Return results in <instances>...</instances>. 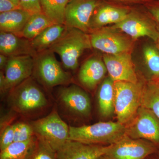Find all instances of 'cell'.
Masks as SVG:
<instances>
[{"instance_id":"obj_1","label":"cell","mask_w":159,"mask_h":159,"mask_svg":"<svg viewBox=\"0 0 159 159\" xmlns=\"http://www.w3.org/2000/svg\"><path fill=\"white\" fill-rule=\"evenodd\" d=\"M125 125L119 122H102L93 125L69 126V139L87 144L109 145L126 135Z\"/></svg>"},{"instance_id":"obj_2","label":"cell","mask_w":159,"mask_h":159,"mask_svg":"<svg viewBox=\"0 0 159 159\" xmlns=\"http://www.w3.org/2000/svg\"><path fill=\"white\" fill-rule=\"evenodd\" d=\"M92 48L90 36L87 33L66 27L61 37L49 49L59 55L65 68L74 70L78 67L81 54Z\"/></svg>"},{"instance_id":"obj_3","label":"cell","mask_w":159,"mask_h":159,"mask_svg":"<svg viewBox=\"0 0 159 159\" xmlns=\"http://www.w3.org/2000/svg\"><path fill=\"white\" fill-rule=\"evenodd\" d=\"M8 99L12 109L25 116L39 111L48 103L45 94L31 77L11 89Z\"/></svg>"},{"instance_id":"obj_4","label":"cell","mask_w":159,"mask_h":159,"mask_svg":"<svg viewBox=\"0 0 159 159\" xmlns=\"http://www.w3.org/2000/svg\"><path fill=\"white\" fill-rule=\"evenodd\" d=\"M115 113L118 122L126 125L141 106L144 85L141 82L115 81Z\"/></svg>"},{"instance_id":"obj_5","label":"cell","mask_w":159,"mask_h":159,"mask_svg":"<svg viewBox=\"0 0 159 159\" xmlns=\"http://www.w3.org/2000/svg\"><path fill=\"white\" fill-rule=\"evenodd\" d=\"M34 134L57 151L69 140V126L53 110L46 116L30 123Z\"/></svg>"},{"instance_id":"obj_6","label":"cell","mask_w":159,"mask_h":159,"mask_svg":"<svg viewBox=\"0 0 159 159\" xmlns=\"http://www.w3.org/2000/svg\"><path fill=\"white\" fill-rule=\"evenodd\" d=\"M34 70L42 83L48 88L70 84L72 77L64 70L50 49L38 53L34 57Z\"/></svg>"},{"instance_id":"obj_7","label":"cell","mask_w":159,"mask_h":159,"mask_svg":"<svg viewBox=\"0 0 159 159\" xmlns=\"http://www.w3.org/2000/svg\"><path fill=\"white\" fill-rule=\"evenodd\" d=\"M90 36L92 48L107 54L130 52L133 46L131 38L114 28H103L95 30Z\"/></svg>"},{"instance_id":"obj_8","label":"cell","mask_w":159,"mask_h":159,"mask_svg":"<svg viewBox=\"0 0 159 159\" xmlns=\"http://www.w3.org/2000/svg\"><path fill=\"white\" fill-rule=\"evenodd\" d=\"M125 126V134L129 138L145 139L159 145V119L148 109L140 107L132 120Z\"/></svg>"},{"instance_id":"obj_9","label":"cell","mask_w":159,"mask_h":159,"mask_svg":"<svg viewBox=\"0 0 159 159\" xmlns=\"http://www.w3.org/2000/svg\"><path fill=\"white\" fill-rule=\"evenodd\" d=\"M155 145L145 139H133L125 135L110 145L105 155L109 159H145L155 152Z\"/></svg>"},{"instance_id":"obj_10","label":"cell","mask_w":159,"mask_h":159,"mask_svg":"<svg viewBox=\"0 0 159 159\" xmlns=\"http://www.w3.org/2000/svg\"><path fill=\"white\" fill-rule=\"evenodd\" d=\"M58 100L61 107L69 116L86 118L91 113V99L82 89L72 84L60 90Z\"/></svg>"},{"instance_id":"obj_11","label":"cell","mask_w":159,"mask_h":159,"mask_svg":"<svg viewBox=\"0 0 159 159\" xmlns=\"http://www.w3.org/2000/svg\"><path fill=\"white\" fill-rule=\"evenodd\" d=\"M148 16L132 9L125 19L112 27L128 35L132 39L149 38L156 42L158 36L157 28Z\"/></svg>"},{"instance_id":"obj_12","label":"cell","mask_w":159,"mask_h":159,"mask_svg":"<svg viewBox=\"0 0 159 159\" xmlns=\"http://www.w3.org/2000/svg\"><path fill=\"white\" fill-rule=\"evenodd\" d=\"M102 0H70L66 7L64 25L87 33L95 9Z\"/></svg>"},{"instance_id":"obj_13","label":"cell","mask_w":159,"mask_h":159,"mask_svg":"<svg viewBox=\"0 0 159 159\" xmlns=\"http://www.w3.org/2000/svg\"><path fill=\"white\" fill-rule=\"evenodd\" d=\"M34 57L30 55L9 57L5 68L6 92L30 78L34 71Z\"/></svg>"},{"instance_id":"obj_14","label":"cell","mask_w":159,"mask_h":159,"mask_svg":"<svg viewBox=\"0 0 159 159\" xmlns=\"http://www.w3.org/2000/svg\"><path fill=\"white\" fill-rule=\"evenodd\" d=\"M103 61L109 77L114 81L139 82L130 52L117 54H105Z\"/></svg>"},{"instance_id":"obj_15","label":"cell","mask_w":159,"mask_h":159,"mask_svg":"<svg viewBox=\"0 0 159 159\" xmlns=\"http://www.w3.org/2000/svg\"><path fill=\"white\" fill-rule=\"evenodd\" d=\"M131 9L127 6H117L102 2L95 9L90 23V31H94L107 25H116L125 19Z\"/></svg>"},{"instance_id":"obj_16","label":"cell","mask_w":159,"mask_h":159,"mask_svg":"<svg viewBox=\"0 0 159 159\" xmlns=\"http://www.w3.org/2000/svg\"><path fill=\"white\" fill-rule=\"evenodd\" d=\"M109 146L85 144L69 139L57 152V159H96L105 154Z\"/></svg>"},{"instance_id":"obj_17","label":"cell","mask_w":159,"mask_h":159,"mask_svg":"<svg viewBox=\"0 0 159 159\" xmlns=\"http://www.w3.org/2000/svg\"><path fill=\"white\" fill-rule=\"evenodd\" d=\"M0 52L8 57L30 55L34 57L37 54L30 40L2 31L0 32Z\"/></svg>"},{"instance_id":"obj_18","label":"cell","mask_w":159,"mask_h":159,"mask_svg":"<svg viewBox=\"0 0 159 159\" xmlns=\"http://www.w3.org/2000/svg\"><path fill=\"white\" fill-rule=\"evenodd\" d=\"M107 72L103 61L97 57H92L81 66L78 73V80L84 87L93 90L103 79Z\"/></svg>"},{"instance_id":"obj_19","label":"cell","mask_w":159,"mask_h":159,"mask_svg":"<svg viewBox=\"0 0 159 159\" xmlns=\"http://www.w3.org/2000/svg\"><path fill=\"white\" fill-rule=\"evenodd\" d=\"M31 15L29 12L21 9L1 13V31L19 36Z\"/></svg>"},{"instance_id":"obj_20","label":"cell","mask_w":159,"mask_h":159,"mask_svg":"<svg viewBox=\"0 0 159 159\" xmlns=\"http://www.w3.org/2000/svg\"><path fill=\"white\" fill-rule=\"evenodd\" d=\"M115 81L109 76L102 80L98 91L99 113L102 117L108 118L115 113Z\"/></svg>"},{"instance_id":"obj_21","label":"cell","mask_w":159,"mask_h":159,"mask_svg":"<svg viewBox=\"0 0 159 159\" xmlns=\"http://www.w3.org/2000/svg\"><path fill=\"white\" fill-rule=\"evenodd\" d=\"M66 29L65 25L61 24H53L49 26L31 40L33 49L37 54L48 50L61 37Z\"/></svg>"},{"instance_id":"obj_22","label":"cell","mask_w":159,"mask_h":159,"mask_svg":"<svg viewBox=\"0 0 159 159\" xmlns=\"http://www.w3.org/2000/svg\"><path fill=\"white\" fill-rule=\"evenodd\" d=\"M70 0H40L42 12L54 24L64 25L66 7Z\"/></svg>"},{"instance_id":"obj_23","label":"cell","mask_w":159,"mask_h":159,"mask_svg":"<svg viewBox=\"0 0 159 159\" xmlns=\"http://www.w3.org/2000/svg\"><path fill=\"white\" fill-rule=\"evenodd\" d=\"M37 137L25 142H13L1 151L0 159H27L35 144Z\"/></svg>"},{"instance_id":"obj_24","label":"cell","mask_w":159,"mask_h":159,"mask_svg":"<svg viewBox=\"0 0 159 159\" xmlns=\"http://www.w3.org/2000/svg\"><path fill=\"white\" fill-rule=\"evenodd\" d=\"M53 24L42 13L31 15L19 36L31 40Z\"/></svg>"},{"instance_id":"obj_25","label":"cell","mask_w":159,"mask_h":159,"mask_svg":"<svg viewBox=\"0 0 159 159\" xmlns=\"http://www.w3.org/2000/svg\"><path fill=\"white\" fill-rule=\"evenodd\" d=\"M141 107L148 109L159 119V83L152 81L143 87Z\"/></svg>"},{"instance_id":"obj_26","label":"cell","mask_w":159,"mask_h":159,"mask_svg":"<svg viewBox=\"0 0 159 159\" xmlns=\"http://www.w3.org/2000/svg\"><path fill=\"white\" fill-rule=\"evenodd\" d=\"M143 56L145 65L155 81L159 83V50L151 44L144 46Z\"/></svg>"},{"instance_id":"obj_27","label":"cell","mask_w":159,"mask_h":159,"mask_svg":"<svg viewBox=\"0 0 159 159\" xmlns=\"http://www.w3.org/2000/svg\"><path fill=\"white\" fill-rule=\"evenodd\" d=\"M27 159H57V152L48 143L37 137Z\"/></svg>"},{"instance_id":"obj_28","label":"cell","mask_w":159,"mask_h":159,"mask_svg":"<svg viewBox=\"0 0 159 159\" xmlns=\"http://www.w3.org/2000/svg\"><path fill=\"white\" fill-rule=\"evenodd\" d=\"M14 124V142H25L35 136L30 123L18 122Z\"/></svg>"},{"instance_id":"obj_29","label":"cell","mask_w":159,"mask_h":159,"mask_svg":"<svg viewBox=\"0 0 159 159\" xmlns=\"http://www.w3.org/2000/svg\"><path fill=\"white\" fill-rule=\"evenodd\" d=\"M0 150H2L14 142V124H11L1 130Z\"/></svg>"},{"instance_id":"obj_30","label":"cell","mask_w":159,"mask_h":159,"mask_svg":"<svg viewBox=\"0 0 159 159\" xmlns=\"http://www.w3.org/2000/svg\"><path fill=\"white\" fill-rule=\"evenodd\" d=\"M21 9L31 15L42 13L40 5V0H19Z\"/></svg>"},{"instance_id":"obj_31","label":"cell","mask_w":159,"mask_h":159,"mask_svg":"<svg viewBox=\"0 0 159 159\" xmlns=\"http://www.w3.org/2000/svg\"><path fill=\"white\" fill-rule=\"evenodd\" d=\"M147 12L159 26V0H154L145 5Z\"/></svg>"},{"instance_id":"obj_32","label":"cell","mask_w":159,"mask_h":159,"mask_svg":"<svg viewBox=\"0 0 159 159\" xmlns=\"http://www.w3.org/2000/svg\"><path fill=\"white\" fill-rule=\"evenodd\" d=\"M21 9L18 5L9 0H0V12H8L16 9Z\"/></svg>"},{"instance_id":"obj_33","label":"cell","mask_w":159,"mask_h":159,"mask_svg":"<svg viewBox=\"0 0 159 159\" xmlns=\"http://www.w3.org/2000/svg\"><path fill=\"white\" fill-rule=\"evenodd\" d=\"M113 1L116 2L121 3L125 5H137V4H144L146 5L152 2L154 0H109Z\"/></svg>"},{"instance_id":"obj_34","label":"cell","mask_w":159,"mask_h":159,"mask_svg":"<svg viewBox=\"0 0 159 159\" xmlns=\"http://www.w3.org/2000/svg\"><path fill=\"white\" fill-rule=\"evenodd\" d=\"M0 89L1 93L3 94L6 93L5 74L2 70L0 72Z\"/></svg>"},{"instance_id":"obj_35","label":"cell","mask_w":159,"mask_h":159,"mask_svg":"<svg viewBox=\"0 0 159 159\" xmlns=\"http://www.w3.org/2000/svg\"><path fill=\"white\" fill-rule=\"evenodd\" d=\"M8 58L9 57L8 56L2 54H0V68L1 70L5 69L6 68L8 62Z\"/></svg>"},{"instance_id":"obj_36","label":"cell","mask_w":159,"mask_h":159,"mask_svg":"<svg viewBox=\"0 0 159 159\" xmlns=\"http://www.w3.org/2000/svg\"><path fill=\"white\" fill-rule=\"evenodd\" d=\"M157 28L158 32V36L157 39V41L156 42L157 45V48L159 50V26H157Z\"/></svg>"},{"instance_id":"obj_37","label":"cell","mask_w":159,"mask_h":159,"mask_svg":"<svg viewBox=\"0 0 159 159\" xmlns=\"http://www.w3.org/2000/svg\"><path fill=\"white\" fill-rule=\"evenodd\" d=\"M96 159H109L108 157L105 154L101 156L98 157V158Z\"/></svg>"},{"instance_id":"obj_38","label":"cell","mask_w":159,"mask_h":159,"mask_svg":"<svg viewBox=\"0 0 159 159\" xmlns=\"http://www.w3.org/2000/svg\"><path fill=\"white\" fill-rule=\"evenodd\" d=\"M9 1H11V2H13V3H15L16 5H18V6H20L19 0H9Z\"/></svg>"},{"instance_id":"obj_39","label":"cell","mask_w":159,"mask_h":159,"mask_svg":"<svg viewBox=\"0 0 159 159\" xmlns=\"http://www.w3.org/2000/svg\"></svg>"}]
</instances>
